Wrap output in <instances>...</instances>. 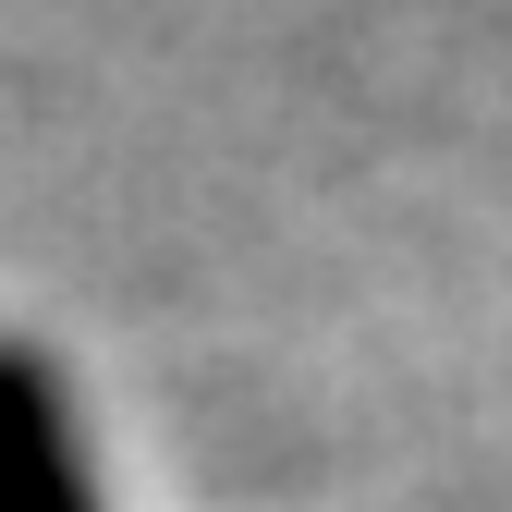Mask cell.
<instances>
[{
  "label": "cell",
  "mask_w": 512,
  "mask_h": 512,
  "mask_svg": "<svg viewBox=\"0 0 512 512\" xmlns=\"http://www.w3.org/2000/svg\"><path fill=\"white\" fill-rule=\"evenodd\" d=\"M0 512H98V464H86L74 391L25 342H0Z\"/></svg>",
  "instance_id": "cell-1"
}]
</instances>
